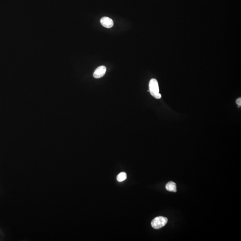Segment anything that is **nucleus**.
<instances>
[{
  "instance_id": "f257e3e1",
  "label": "nucleus",
  "mask_w": 241,
  "mask_h": 241,
  "mask_svg": "<svg viewBox=\"0 0 241 241\" xmlns=\"http://www.w3.org/2000/svg\"><path fill=\"white\" fill-rule=\"evenodd\" d=\"M149 91L153 97L158 99L161 98V95L159 92V84L156 79H151L149 82Z\"/></svg>"
},
{
  "instance_id": "f03ea898",
  "label": "nucleus",
  "mask_w": 241,
  "mask_h": 241,
  "mask_svg": "<svg viewBox=\"0 0 241 241\" xmlns=\"http://www.w3.org/2000/svg\"><path fill=\"white\" fill-rule=\"evenodd\" d=\"M168 218L165 217H156L151 221V226L155 229H159L164 226L168 222Z\"/></svg>"
},
{
  "instance_id": "7ed1b4c3",
  "label": "nucleus",
  "mask_w": 241,
  "mask_h": 241,
  "mask_svg": "<svg viewBox=\"0 0 241 241\" xmlns=\"http://www.w3.org/2000/svg\"><path fill=\"white\" fill-rule=\"evenodd\" d=\"M106 71V67L104 66H100L95 70L93 75L95 78H100L104 75Z\"/></svg>"
},
{
  "instance_id": "20e7f679",
  "label": "nucleus",
  "mask_w": 241,
  "mask_h": 241,
  "mask_svg": "<svg viewBox=\"0 0 241 241\" xmlns=\"http://www.w3.org/2000/svg\"><path fill=\"white\" fill-rule=\"evenodd\" d=\"M100 23L104 27L110 28L114 26V22L112 19L107 17H104L100 19Z\"/></svg>"
},
{
  "instance_id": "39448f33",
  "label": "nucleus",
  "mask_w": 241,
  "mask_h": 241,
  "mask_svg": "<svg viewBox=\"0 0 241 241\" xmlns=\"http://www.w3.org/2000/svg\"><path fill=\"white\" fill-rule=\"evenodd\" d=\"M166 188L168 191L169 192H176V184L173 182H169L166 184Z\"/></svg>"
},
{
  "instance_id": "423d86ee",
  "label": "nucleus",
  "mask_w": 241,
  "mask_h": 241,
  "mask_svg": "<svg viewBox=\"0 0 241 241\" xmlns=\"http://www.w3.org/2000/svg\"><path fill=\"white\" fill-rule=\"evenodd\" d=\"M127 178V175L126 173L123 172H120L118 175L116 177V179L118 182H121L126 180Z\"/></svg>"
},
{
  "instance_id": "0eeeda50",
  "label": "nucleus",
  "mask_w": 241,
  "mask_h": 241,
  "mask_svg": "<svg viewBox=\"0 0 241 241\" xmlns=\"http://www.w3.org/2000/svg\"><path fill=\"white\" fill-rule=\"evenodd\" d=\"M236 103H237V104H238V106H241V98H239L238 99L236 100Z\"/></svg>"
}]
</instances>
